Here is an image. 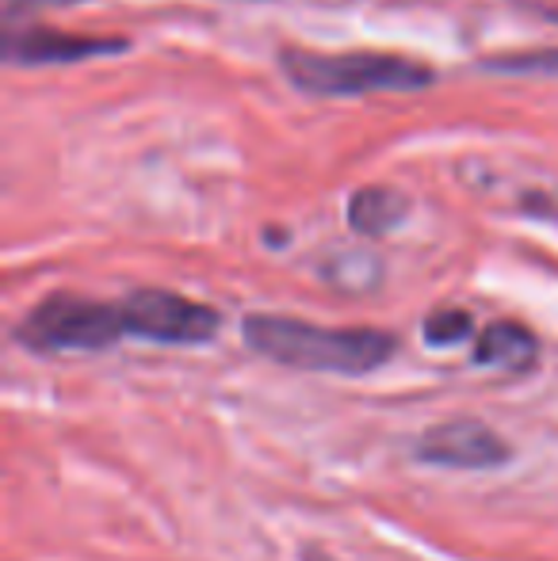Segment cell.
<instances>
[{"label": "cell", "mask_w": 558, "mask_h": 561, "mask_svg": "<svg viewBox=\"0 0 558 561\" xmlns=\"http://www.w3.org/2000/svg\"><path fill=\"white\" fill-rule=\"evenodd\" d=\"M246 340L253 352L269 355L283 367L329 370V375H367L390 363L398 340L383 329H321L310 321L253 313L246 318Z\"/></svg>", "instance_id": "obj_1"}, {"label": "cell", "mask_w": 558, "mask_h": 561, "mask_svg": "<svg viewBox=\"0 0 558 561\" xmlns=\"http://www.w3.org/2000/svg\"><path fill=\"white\" fill-rule=\"evenodd\" d=\"M280 66L295 89L310 96H367V92H418L436 81L429 66L402 54H375V50H349V54H318L283 46Z\"/></svg>", "instance_id": "obj_2"}, {"label": "cell", "mask_w": 558, "mask_h": 561, "mask_svg": "<svg viewBox=\"0 0 558 561\" xmlns=\"http://www.w3.org/2000/svg\"><path fill=\"white\" fill-rule=\"evenodd\" d=\"M127 333L123 306L54 295L23 318L20 340L35 352H104Z\"/></svg>", "instance_id": "obj_3"}, {"label": "cell", "mask_w": 558, "mask_h": 561, "mask_svg": "<svg viewBox=\"0 0 558 561\" xmlns=\"http://www.w3.org/2000/svg\"><path fill=\"white\" fill-rule=\"evenodd\" d=\"M127 333L157 344H203L218 333V313L172 290H135L123 302Z\"/></svg>", "instance_id": "obj_4"}, {"label": "cell", "mask_w": 558, "mask_h": 561, "mask_svg": "<svg viewBox=\"0 0 558 561\" xmlns=\"http://www.w3.org/2000/svg\"><path fill=\"white\" fill-rule=\"evenodd\" d=\"M513 455L505 439L478 421H447L418 439V458L452 470H490Z\"/></svg>", "instance_id": "obj_5"}, {"label": "cell", "mask_w": 558, "mask_h": 561, "mask_svg": "<svg viewBox=\"0 0 558 561\" xmlns=\"http://www.w3.org/2000/svg\"><path fill=\"white\" fill-rule=\"evenodd\" d=\"M127 50V38H100V35H69L50 27H23L12 31L4 43V58L15 66H69L81 58Z\"/></svg>", "instance_id": "obj_6"}, {"label": "cell", "mask_w": 558, "mask_h": 561, "mask_svg": "<svg viewBox=\"0 0 558 561\" xmlns=\"http://www.w3.org/2000/svg\"><path fill=\"white\" fill-rule=\"evenodd\" d=\"M475 359L482 367H501V370H521L536 359V336L516 321H498L478 336Z\"/></svg>", "instance_id": "obj_7"}, {"label": "cell", "mask_w": 558, "mask_h": 561, "mask_svg": "<svg viewBox=\"0 0 558 561\" xmlns=\"http://www.w3.org/2000/svg\"><path fill=\"white\" fill-rule=\"evenodd\" d=\"M406 210H410V199L398 195L395 187H360L349 203V222L356 233L383 237L402 222Z\"/></svg>", "instance_id": "obj_8"}, {"label": "cell", "mask_w": 558, "mask_h": 561, "mask_svg": "<svg viewBox=\"0 0 558 561\" xmlns=\"http://www.w3.org/2000/svg\"><path fill=\"white\" fill-rule=\"evenodd\" d=\"M470 333H475V321H470L467 310H440L424 321V340L432 347H452L459 340H467Z\"/></svg>", "instance_id": "obj_9"}, {"label": "cell", "mask_w": 558, "mask_h": 561, "mask_svg": "<svg viewBox=\"0 0 558 561\" xmlns=\"http://www.w3.org/2000/svg\"><path fill=\"white\" fill-rule=\"evenodd\" d=\"M8 12H15V8H35V4H73V0H4Z\"/></svg>", "instance_id": "obj_10"}]
</instances>
